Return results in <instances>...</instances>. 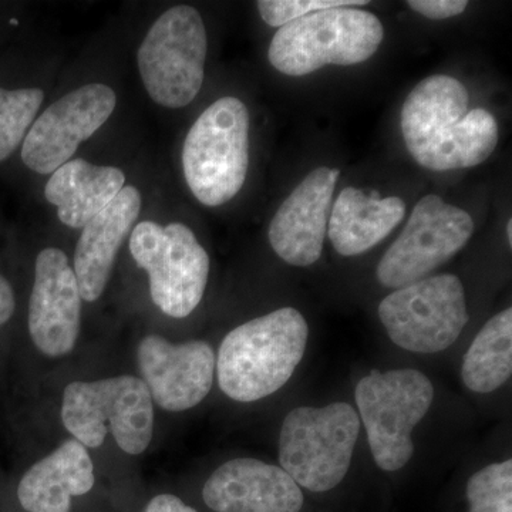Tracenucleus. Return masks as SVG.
<instances>
[{"instance_id":"28","label":"nucleus","mask_w":512,"mask_h":512,"mask_svg":"<svg viewBox=\"0 0 512 512\" xmlns=\"http://www.w3.org/2000/svg\"><path fill=\"white\" fill-rule=\"evenodd\" d=\"M507 238H508V244H512V221L508 220L507 222Z\"/></svg>"},{"instance_id":"15","label":"nucleus","mask_w":512,"mask_h":512,"mask_svg":"<svg viewBox=\"0 0 512 512\" xmlns=\"http://www.w3.org/2000/svg\"><path fill=\"white\" fill-rule=\"evenodd\" d=\"M339 175L336 168H316L276 211L268 238L286 264L305 268L322 256Z\"/></svg>"},{"instance_id":"4","label":"nucleus","mask_w":512,"mask_h":512,"mask_svg":"<svg viewBox=\"0 0 512 512\" xmlns=\"http://www.w3.org/2000/svg\"><path fill=\"white\" fill-rule=\"evenodd\" d=\"M248 167L249 111L237 97H221L185 137V181L202 205L220 207L244 187Z\"/></svg>"},{"instance_id":"7","label":"nucleus","mask_w":512,"mask_h":512,"mask_svg":"<svg viewBox=\"0 0 512 512\" xmlns=\"http://www.w3.org/2000/svg\"><path fill=\"white\" fill-rule=\"evenodd\" d=\"M207 52V30L197 9L180 5L164 12L137 53L151 100L167 109L188 106L204 83Z\"/></svg>"},{"instance_id":"8","label":"nucleus","mask_w":512,"mask_h":512,"mask_svg":"<svg viewBox=\"0 0 512 512\" xmlns=\"http://www.w3.org/2000/svg\"><path fill=\"white\" fill-rule=\"evenodd\" d=\"M433 399V384L417 370H373L357 383L360 417L373 458L382 470L397 471L409 463L414 427L429 412Z\"/></svg>"},{"instance_id":"1","label":"nucleus","mask_w":512,"mask_h":512,"mask_svg":"<svg viewBox=\"0 0 512 512\" xmlns=\"http://www.w3.org/2000/svg\"><path fill=\"white\" fill-rule=\"evenodd\" d=\"M470 94L456 77L434 74L407 96L402 134L416 163L430 171L480 165L498 144V124L490 111L468 110Z\"/></svg>"},{"instance_id":"11","label":"nucleus","mask_w":512,"mask_h":512,"mask_svg":"<svg viewBox=\"0 0 512 512\" xmlns=\"http://www.w3.org/2000/svg\"><path fill=\"white\" fill-rule=\"evenodd\" d=\"M473 232V218L467 211L447 204L439 195H426L380 259L377 279L394 289L419 282L460 252Z\"/></svg>"},{"instance_id":"2","label":"nucleus","mask_w":512,"mask_h":512,"mask_svg":"<svg viewBox=\"0 0 512 512\" xmlns=\"http://www.w3.org/2000/svg\"><path fill=\"white\" fill-rule=\"evenodd\" d=\"M308 338V323L293 308L278 309L231 330L218 353L222 392L241 403L278 392L301 363Z\"/></svg>"},{"instance_id":"18","label":"nucleus","mask_w":512,"mask_h":512,"mask_svg":"<svg viewBox=\"0 0 512 512\" xmlns=\"http://www.w3.org/2000/svg\"><path fill=\"white\" fill-rule=\"evenodd\" d=\"M94 487L89 451L76 439L67 440L26 471L18 487L19 503L28 512H69L72 497Z\"/></svg>"},{"instance_id":"25","label":"nucleus","mask_w":512,"mask_h":512,"mask_svg":"<svg viewBox=\"0 0 512 512\" xmlns=\"http://www.w3.org/2000/svg\"><path fill=\"white\" fill-rule=\"evenodd\" d=\"M407 6L424 18L441 20L454 18L467 9L466 0H409Z\"/></svg>"},{"instance_id":"21","label":"nucleus","mask_w":512,"mask_h":512,"mask_svg":"<svg viewBox=\"0 0 512 512\" xmlns=\"http://www.w3.org/2000/svg\"><path fill=\"white\" fill-rule=\"evenodd\" d=\"M512 375V309L493 316L464 356L461 376L468 389L491 393Z\"/></svg>"},{"instance_id":"13","label":"nucleus","mask_w":512,"mask_h":512,"mask_svg":"<svg viewBox=\"0 0 512 512\" xmlns=\"http://www.w3.org/2000/svg\"><path fill=\"white\" fill-rule=\"evenodd\" d=\"M214 349L204 340L170 343L147 336L138 348V367L151 399L168 412H184L200 404L214 382Z\"/></svg>"},{"instance_id":"5","label":"nucleus","mask_w":512,"mask_h":512,"mask_svg":"<svg viewBox=\"0 0 512 512\" xmlns=\"http://www.w3.org/2000/svg\"><path fill=\"white\" fill-rule=\"evenodd\" d=\"M62 421L84 447H100L111 431L124 453L138 456L153 439V399L134 376L73 382L64 390Z\"/></svg>"},{"instance_id":"17","label":"nucleus","mask_w":512,"mask_h":512,"mask_svg":"<svg viewBox=\"0 0 512 512\" xmlns=\"http://www.w3.org/2000/svg\"><path fill=\"white\" fill-rule=\"evenodd\" d=\"M140 212V191L128 185L83 228L74 252L73 271L84 301L96 302L106 289L117 252Z\"/></svg>"},{"instance_id":"6","label":"nucleus","mask_w":512,"mask_h":512,"mask_svg":"<svg viewBox=\"0 0 512 512\" xmlns=\"http://www.w3.org/2000/svg\"><path fill=\"white\" fill-rule=\"evenodd\" d=\"M359 431V416L348 403L298 407L282 424L281 468L299 487L332 490L348 474Z\"/></svg>"},{"instance_id":"20","label":"nucleus","mask_w":512,"mask_h":512,"mask_svg":"<svg viewBox=\"0 0 512 512\" xmlns=\"http://www.w3.org/2000/svg\"><path fill=\"white\" fill-rule=\"evenodd\" d=\"M126 175L117 167L76 158L57 168L47 181L46 200L57 208L66 227L83 229L124 188Z\"/></svg>"},{"instance_id":"14","label":"nucleus","mask_w":512,"mask_h":512,"mask_svg":"<svg viewBox=\"0 0 512 512\" xmlns=\"http://www.w3.org/2000/svg\"><path fill=\"white\" fill-rule=\"evenodd\" d=\"M82 296L69 258L59 248L37 255L29 302L30 338L46 356L72 352L80 332Z\"/></svg>"},{"instance_id":"27","label":"nucleus","mask_w":512,"mask_h":512,"mask_svg":"<svg viewBox=\"0 0 512 512\" xmlns=\"http://www.w3.org/2000/svg\"><path fill=\"white\" fill-rule=\"evenodd\" d=\"M15 295L12 286L0 275V326L5 325L15 312Z\"/></svg>"},{"instance_id":"26","label":"nucleus","mask_w":512,"mask_h":512,"mask_svg":"<svg viewBox=\"0 0 512 512\" xmlns=\"http://www.w3.org/2000/svg\"><path fill=\"white\" fill-rule=\"evenodd\" d=\"M144 512H197L190 505L184 504L175 495L161 494L148 503Z\"/></svg>"},{"instance_id":"10","label":"nucleus","mask_w":512,"mask_h":512,"mask_svg":"<svg viewBox=\"0 0 512 512\" xmlns=\"http://www.w3.org/2000/svg\"><path fill=\"white\" fill-rule=\"evenodd\" d=\"M379 318L400 348L437 353L456 342L470 316L460 278L443 274L390 293L380 302Z\"/></svg>"},{"instance_id":"19","label":"nucleus","mask_w":512,"mask_h":512,"mask_svg":"<svg viewBox=\"0 0 512 512\" xmlns=\"http://www.w3.org/2000/svg\"><path fill=\"white\" fill-rule=\"evenodd\" d=\"M406 204L399 197L366 194L359 188L342 190L333 204L328 235L342 256H355L375 248L404 220Z\"/></svg>"},{"instance_id":"23","label":"nucleus","mask_w":512,"mask_h":512,"mask_svg":"<svg viewBox=\"0 0 512 512\" xmlns=\"http://www.w3.org/2000/svg\"><path fill=\"white\" fill-rule=\"evenodd\" d=\"M470 512H512V461L490 464L467 484Z\"/></svg>"},{"instance_id":"16","label":"nucleus","mask_w":512,"mask_h":512,"mask_svg":"<svg viewBox=\"0 0 512 512\" xmlns=\"http://www.w3.org/2000/svg\"><path fill=\"white\" fill-rule=\"evenodd\" d=\"M215 512H299L301 487L281 467L255 458H237L211 474L202 490Z\"/></svg>"},{"instance_id":"3","label":"nucleus","mask_w":512,"mask_h":512,"mask_svg":"<svg viewBox=\"0 0 512 512\" xmlns=\"http://www.w3.org/2000/svg\"><path fill=\"white\" fill-rule=\"evenodd\" d=\"M383 39V23L373 13L355 8L320 10L279 28L269 45L268 59L278 72L301 77L328 64L366 62Z\"/></svg>"},{"instance_id":"9","label":"nucleus","mask_w":512,"mask_h":512,"mask_svg":"<svg viewBox=\"0 0 512 512\" xmlns=\"http://www.w3.org/2000/svg\"><path fill=\"white\" fill-rule=\"evenodd\" d=\"M130 252L147 272L151 299L161 312L183 319L200 305L210 275V256L187 225L138 222L131 231Z\"/></svg>"},{"instance_id":"22","label":"nucleus","mask_w":512,"mask_h":512,"mask_svg":"<svg viewBox=\"0 0 512 512\" xmlns=\"http://www.w3.org/2000/svg\"><path fill=\"white\" fill-rule=\"evenodd\" d=\"M45 94L40 89L0 87V163L15 153L35 123Z\"/></svg>"},{"instance_id":"24","label":"nucleus","mask_w":512,"mask_h":512,"mask_svg":"<svg viewBox=\"0 0 512 512\" xmlns=\"http://www.w3.org/2000/svg\"><path fill=\"white\" fill-rule=\"evenodd\" d=\"M363 5L367 0H259L256 8L266 25L279 29L320 10Z\"/></svg>"},{"instance_id":"12","label":"nucleus","mask_w":512,"mask_h":512,"mask_svg":"<svg viewBox=\"0 0 512 512\" xmlns=\"http://www.w3.org/2000/svg\"><path fill=\"white\" fill-rule=\"evenodd\" d=\"M116 104V93L106 84H86L67 93L30 127L23 140V163L37 174L55 173L110 119Z\"/></svg>"}]
</instances>
